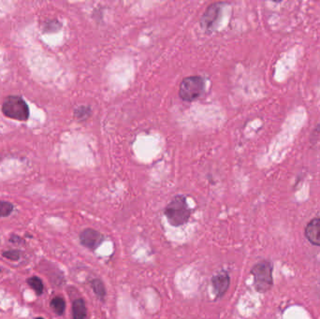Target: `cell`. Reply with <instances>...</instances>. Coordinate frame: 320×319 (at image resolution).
I'll use <instances>...</instances> for the list:
<instances>
[{
    "mask_svg": "<svg viewBox=\"0 0 320 319\" xmlns=\"http://www.w3.org/2000/svg\"><path fill=\"white\" fill-rule=\"evenodd\" d=\"M164 213L171 226L181 227L188 222L191 216V209L185 196L178 195L166 206Z\"/></svg>",
    "mask_w": 320,
    "mask_h": 319,
    "instance_id": "1",
    "label": "cell"
},
{
    "mask_svg": "<svg viewBox=\"0 0 320 319\" xmlns=\"http://www.w3.org/2000/svg\"><path fill=\"white\" fill-rule=\"evenodd\" d=\"M2 112L6 117L25 122L29 118V108L25 100L19 96H8L2 104Z\"/></svg>",
    "mask_w": 320,
    "mask_h": 319,
    "instance_id": "2",
    "label": "cell"
},
{
    "mask_svg": "<svg viewBox=\"0 0 320 319\" xmlns=\"http://www.w3.org/2000/svg\"><path fill=\"white\" fill-rule=\"evenodd\" d=\"M205 88L204 79L201 76L185 77L179 87V97L182 101L192 102L201 98Z\"/></svg>",
    "mask_w": 320,
    "mask_h": 319,
    "instance_id": "3",
    "label": "cell"
},
{
    "mask_svg": "<svg viewBox=\"0 0 320 319\" xmlns=\"http://www.w3.org/2000/svg\"><path fill=\"white\" fill-rule=\"evenodd\" d=\"M251 273L254 276V286L258 292L265 293L272 286V266L268 261H261L256 264Z\"/></svg>",
    "mask_w": 320,
    "mask_h": 319,
    "instance_id": "4",
    "label": "cell"
},
{
    "mask_svg": "<svg viewBox=\"0 0 320 319\" xmlns=\"http://www.w3.org/2000/svg\"><path fill=\"white\" fill-rule=\"evenodd\" d=\"M223 5L224 3L215 2L211 4L210 6H208V8H206L201 19V26L204 31L213 32L215 29V27L218 25Z\"/></svg>",
    "mask_w": 320,
    "mask_h": 319,
    "instance_id": "5",
    "label": "cell"
},
{
    "mask_svg": "<svg viewBox=\"0 0 320 319\" xmlns=\"http://www.w3.org/2000/svg\"><path fill=\"white\" fill-rule=\"evenodd\" d=\"M80 242L83 246L94 251L104 242V236L96 229L86 228L80 234Z\"/></svg>",
    "mask_w": 320,
    "mask_h": 319,
    "instance_id": "6",
    "label": "cell"
},
{
    "mask_svg": "<svg viewBox=\"0 0 320 319\" xmlns=\"http://www.w3.org/2000/svg\"><path fill=\"white\" fill-rule=\"evenodd\" d=\"M212 285L213 287V291H214V294L216 296V298L223 297L224 295L226 294L229 285H230V279H229L228 273L224 271V272H219L216 275L213 276Z\"/></svg>",
    "mask_w": 320,
    "mask_h": 319,
    "instance_id": "7",
    "label": "cell"
},
{
    "mask_svg": "<svg viewBox=\"0 0 320 319\" xmlns=\"http://www.w3.org/2000/svg\"><path fill=\"white\" fill-rule=\"evenodd\" d=\"M305 236L314 245L320 246V219L311 220L305 227Z\"/></svg>",
    "mask_w": 320,
    "mask_h": 319,
    "instance_id": "8",
    "label": "cell"
},
{
    "mask_svg": "<svg viewBox=\"0 0 320 319\" xmlns=\"http://www.w3.org/2000/svg\"><path fill=\"white\" fill-rule=\"evenodd\" d=\"M87 310L83 299H77L72 303V317L73 319H84L86 318Z\"/></svg>",
    "mask_w": 320,
    "mask_h": 319,
    "instance_id": "9",
    "label": "cell"
},
{
    "mask_svg": "<svg viewBox=\"0 0 320 319\" xmlns=\"http://www.w3.org/2000/svg\"><path fill=\"white\" fill-rule=\"evenodd\" d=\"M91 285H92L93 290H94L95 294L98 296V298L100 300L104 301V299L106 297V288H105L103 282L100 279H95V280H93Z\"/></svg>",
    "mask_w": 320,
    "mask_h": 319,
    "instance_id": "10",
    "label": "cell"
},
{
    "mask_svg": "<svg viewBox=\"0 0 320 319\" xmlns=\"http://www.w3.org/2000/svg\"><path fill=\"white\" fill-rule=\"evenodd\" d=\"M51 307L53 309V311L55 314H57L58 316H61L65 312L66 303H65L64 299H62L61 297H55L51 302Z\"/></svg>",
    "mask_w": 320,
    "mask_h": 319,
    "instance_id": "11",
    "label": "cell"
},
{
    "mask_svg": "<svg viewBox=\"0 0 320 319\" xmlns=\"http://www.w3.org/2000/svg\"><path fill=\"white\" fill-rule=\"evenodd\" d=\"M91 115V108L88 106H80L74 109V116L79 121H85Z\"/></svg>",
    "mask_w": 320,
    "mask_h": 319,
    "instance_id": "12",
    "label": "cell"
},
{
    "mask_svg": "<svg viewBox=\"0 0 320 319\" xmlns=\"http://www.w3.org/2000/svg\"><path fill=\"white\" fill-rule=\"evenodd\" d=\"M27 283L28 285L31 286L34 289V291L36 292L37 295H42V292H43V289H44V286H43V284H42V281L39 277L37 276H33V277L29 278L27 280Z\"/></svg>",
    "mask_w": 320,
    "mask_h": 319,
    "instance_id": "13",
    "label": "cell"
},
{
    "mask_svg": "<svg viewBox=\"0 0 320 319\" xmlns=\"http://www.w3.org/2000/svg\"><path fill=\"white\" fill-rule=\"evenodd\" d=\"M13 205L8 202H0V217H6L8 216L12 211H13Z\"/></svg>",
    "mask_w": 320,
    "mask_h": 319,
    "instance_id": "14",
    "label": "cell"
},
{
    "mask_svg": "<svg viewBox=\"0 0 320 319\" xmlns=\"http://www.w3.org/2000/svg\"><path fill=\"white\" fill-rule=\"evenodd\" d=\"M61 27V24L58 21H49V22H46L45 23V32H54V31H57L59 28Z\"/></svg>",
    "mask_w": 320,
    "mask_h": 319,
    "instance_id": "15",
    "label": "cell"
},
{
    "mask_svg": "<svg viewBox=\"0 0 320 319\" xmlns=\"http://www.w3.org/2000/svg\"><path fill=\"white\" fill-rule=\"evenodd\" d=\"M3 257L10 261H18L20 258V253L16 250H9L3 253Z\"/></svg>",
    "mask_w": 320,
    "mask_h": 319,
    "instance_id": "16",
    "label": "cell"
},
{
    "mask_svg": "<svg viewBox=\"0 0 320 319\" xmlns=\"http://www.w3.org/2000/svg\"><path fill=\"white\" fill-rule=\"evenodd\" d=\"M42 319V318H38V319Z\"/></svg>",
    "mask_w": 320,
    "mask_h": 319,
    "instance_id": "17",
    "label": "cell"
}]
</instances>
